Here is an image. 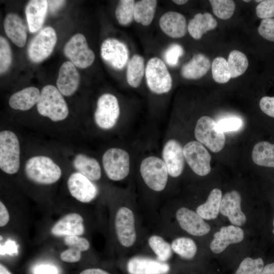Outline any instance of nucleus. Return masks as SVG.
<instances>
[{"instance_id":"21","label":"nucleus","mask_w":274,"mask_h":274,"mask_svg":"<svg viewBox=\"0 0 274 274\" xmlns=\"http://www.w3.org/2000/svg\"><path fill=\"white\" fill-rule=\"evenodd\" d=\"M244 231L240 227L228 225L222 226L214 235L210 244V249L216 254L222 252L230 244H236L244 239Z\"/></svg>"},{"instance_id":"5","label":"nucleus","mask_w":274,"mask_h":274,"mask_svg":"<svg viewBox=\"0 0 274 274\" xmlns=\"http://www.w3.org/2000/svg\"><path fill=\"white\" fill-rule=\"evenodd\" d=\"M148 87L153 92L163 94L172 87V79L165 63L158 57L150 58L145 68Z\"/></svg>"},{"instance_id":"26","label":"nucleus","mask_w":274,"mask_h":274,"mask_svg":"<svg viewBox=\"0 0 274 274\" xmlns=\"http://www.w3.org/2000/svg\"><path fill=\"white\" fill-rule=\"evenodd\" d=\"M211 67L210 59L205 55L198 53L181 68V75L187 79H198L205 75Z\"/></svg>"},{"instance_id":"17","label":"nucleus","mask_w":274,"mask_h":274,"mask_svg":"<svg viewBox=\"0 0 274 274\" xmlns=\"http://www.w3.org/2000/svg\"><path fill=\"white\" fill-rule=\"evenodd\" d=\"M50 232L56 237L81 236L85 232L84 219L77 213L65 214L52 226Z\"/></svg>"},{"instance_id":"14","label":"nucleus","mask_w":274,"mask_h":274,"mask_svg":"<svg viewBox=\"0 0 274 274\" xmlns=\"http://www.w3.org/2000/svg\"><path fill=\"white\" fill-rule=\"evenodd\" d=\"M67 185L71 195L81 202H91L98 194L96 186L78 172L70 175L67 181Z\"/></svg>"},{"instance_id":"2","label":"nucleus","mask_w":274,"mask_h":274,"mask_svg":"<svg viewBox=\"0 0 274 274\" xmlns=\"http://www.w3.org/2000/svg\"><path fill=\"white\" fill-rule=\"evenodd\" d=\"M27 177L41 185H50L58 181L62 175L60 167L50 158L36 156L29 158L25 165Z\"/></svg>"},{"instance_id":"7","label":"nucleus","mask_w":274,"mask_h":274,"mask_svg":"<svg viewBox=\"0 0 274 274\" xmlns=\"http://www.w3.org/2000/svg\"><path fill=\"white\" fill-rule=\"evenodd\" d=\"M63 52L76 66L85 68L95 60V54L88 45L85 36L80 33L73 36L64 46Z\"/></svg>"},{"instance_id":"1","label":"nucleus","mask_w":274,"mask_h":274,"mask_svg":"<svg viewBox=\"0 0 274 274\" xmlns=\"http://www.w3.org/2000/svg\"><path fill=\"white\" fill-rule=\"evenodd\" d=\"M62 95L54 86H45L37 105L39 113L53 121L64 120L68 115V109Z\"/></svg>"},{"instance_id":"33","label":"nucleus","mask_w":274,"mask_h":274,"mask_svg":"<svg viewBox=\"0 0 274 274\" xmlns=\"http://www.w3.org/2000/svg\"><path fill=\"white\" fill-rule=\"evenodd\" d=\"M171 247L175 253L188 260L193 259L197 252V246L194 241L186 237L175 239L171 244Z\"/></svg>"},{"instance_id":"54","label":"nucleus","mask_w":274,"mask_h":274,"mask_svg":"<svg viewBox=\"0 0 274 274\" xmlns=\"http://www.w3.org/2000/svg\"><path fill=\"white\" fill-rule=\"evenodd\" d=\"M173 2L179 5H182L186 4L188 1L187 0H174Z\"/></svg>"},{"instance_id":"12","label":"nucleus","mask_w":274,"mask_h":274,"mask_svg":"<svg viewBox=\"0 0 274 274\" xmlns=\"http://www.w3.org/2000/svg\"><path fill=\"white\" fill-rule=\"evenodd\" d=\"M183 153L187 164L196 174L204 176L210 173L211 156L202 144L190 141L184 146Z\"/></svg>"},{"instance_id":"35","label":"nucleus","mask_w":274,"mask_h":274,"mask_svg":"<svg viewBox=\"0 0 274 274\" xmlns=\"http://www.w3.org/2000/svg\"><path fill=\"white\" fill-rule=\"evenodd\" d=\"M148 244L159 261L165 262L172 255L171 245L160 236H151L148 238Z\"/></svg>"},{"instance_id":"45","label":"nucleus","mask_w":274,"mask_h":274,"mask_svg":"<svg viewBox=\"0 0 274 274\" xmlns=\"http://www.w3.org/2000/svg\"><path fill=\"white\" fill-rule=\"evenodd\" d=\"M257 16L263 19L274 17V0L262 1L256 8Z\"/></svg>"},{"instance_id":"18","label":"nucleus","mask_w":274,"mask_h":274,"mask_svg":"<svg viewBox=\"0 0 274 274\" xmlns=\"http://www.w3.org/2000/svg\"><path fill=\"white\" fill-rule=\"evenodd\" d=\"M241 196L236 190L226 193L222 197L220 212L233 225L241 226L246 222V217L241 208Z\"/></svg>"},{"instance_id":"32","label":"nucleus","mask_w":274,"mask_h":274,"mask_svg":"<svg viewBox=\"0 0 274 274\" xmlns=\"http://www.w3.org/2000/svg\"><path fill=\"white\" fill-rule=\"evenodd\" d=\"M145 73V63L144 58L135 54L127 63L126 70V80L128 84L133 88L138 87L142 80Z\"/></svg>"},{"instance_id":"11","label":"nucleus","mask_w":274,"mask_h":274,"mask_svg":"<svg viewBox=\"0 0 274 274\" xmlns=\"http://www.w3.org/2000/svg\"><path fill=\"white\" fill-rule=\"evenodd\" d=\"M114 226L117 239L123 247L132 246L136 239L135 219L129 208L122 207L116 213Z\"/></svg>"},{"instance_id":"10","label":"nucleus","mask_w":274,"mask_h":274,"mask_svg":"<svg viewBox=\"0 0 274 274\" xmlns=\"http://www.w3.org/2000/svg\"><path fill=\"white\" fill-rule=\"evenodd\" d=\"M120 115V107L116 97L105 93L98 99L94 118L96 125L101 129H110L116 124Z\"/></svg>"},{"instance_id":"40","label":"nucleus","mask_w":274,"mask_h":274,"mask_svg":"<svg viewBox=\"0 0 274 274\" xmlns=\"http://www.w3.org/2000/svg\"><path fill=\"white\" fill-rule=\"evenodd\" d=\"M12 51L10 44L4 37H0V73H5L12 63Z\"/></svg>"},{"instance_id":"43","label":"nucleus","mask_w":274,"mask_h":274,"mask_svg":"<svg viewBox=\"0 0 274 274\" xmlns=\"http://www.w3.org/2000/svg\"><path fill=\"white\" fill-rule=\"evenodd\" d=\"M64 244L68 247H73L82 252L89 250L90 244L85 237L80 236H68L64 237Z\"/></svg>"},{"instance_id":"51","label":"nucleus","mask_w":274,"mask_h":274,"mask_svg":"<svg viewBox=\"0 0 274 274\" xmlns=\"http://www.w3.org/2000/svg\"><path fill=\"white\" fill-rule=\"evenodd\" d=\"M79 274H110L109 272L98 268H90L82 271Z\"/></svg>"},{"instance_id":"19","label":"nucleus","mask_w":274,"mask_h":274,"mask_svg":"<svg viewBox=\"0 0 274 274\" xmlns=\"http://www.w3.org/2000/svg\"><path fill=\"white\" fill-rule=\"evenodd\" d=\"M129 274H165L170 270L167 263L148 257L135 256L127 263Z\"/></svg>"},{"instance_id":"3","label":"nucleus","mask_w":274,"mask_h":274,"mask_svg":"<svg viewBox=\"0 0 274 274\" xmlns=\"http://www.w3.org/2000/svg\"><path fill=\"white\" fill-rule=\"evenodd\" d=\"M20 145L16 135L10 130L0 132V168L5 173H16L20 166Z\"/></svg>"},{"instance_id":"31","label":"nucleus","mask_w":274,"mask_h":274,"mask_svg":"<svg viewBox=\"0 0 274 274\" xmlns=\"http://www.w3.org/2000/svg\"><path fill=\"white\" fill-rule=\"evenodd\" d=\"M157 2L155 0H141L135 3L133 18L144 26L150 25L154 17Z\"/></svg>"},{"instance_id":"8","label":"nucleus","mask_w":274,"mask_h":274,"mask_svg":"<svg viewBox=\"0 0 274 274\" xmlns=\"http://www.w3.org/2000/svg\"><path fill=\"white\" fill-rule=\"evenodd\" d=\"M216 125V122L212 118L204 116L198 120L194 129V135L197 141L214 153L220 151L225 143L224 133L218 132Z\"/></svg>"},{"instance_id":"9","label":"nucleus","mask_w":274,"mask_h":274,"mask_svg":"<svg viewBox=\"0 0 274 274\" xmlns=\"http://www.w3.org/2000/svg\"><path fill=\"white\" fill-rule=\"evenodd\" d=\"M56 42L57 35L53 27L47 26L41 29L28 45L27 53L30 60L39 63L46 59L52 53Z\"/></svg>"},{"instance_id":"56","label":"nucleus","mask_w":274,"mask_h":274,"mask_svg":"<svg viewBox=\"0 0 274 274\" xmlns=\"http://www.w3.org/2000/svg\"><path fill=\"white\" fill-rule=\"evenodd\" d=\"M243 1L245 2H250V0H249V1H245V0H244Z\"/></svg>"},{"instance_id":"48","label":"nucleus","mask_w":274,"mask_h":274,"mask_svg":"<svg viewBox=\"0 0 274 274\" xmlns=\"http://www.w3.org/2000/svg\"><path fill=\"white\" fill-rule=\"evenodd\" d=\"M33 274H58V270L50 264H41L35 267Z\"/></svg>"},{"instance_id":"4","label":"nucleus","mask_w":274,"mask_h":274,"mask_svg":"<svg viewBox=\"0 0 274 274\" xmlns=\"http://www.w3.org/2000/svg\"><path fill=\"white\" fill-rule=\"evenodd\" d=\"M140 171L144 182L152 190L159 192L165 188L168 173L162 159L154 156L144 158Z\"/></svg>"},{"instance_id":"15","label":"nucleus","mask_w":274,"mask_h":274,"mask_svg":"<svg viewBox=\"0 0 274 274\" xmlns=\"http://www.w3.org/2000/svg\"><path fill=\"white\" fill-rule=\"evenodd\" d=\"M162 156L168 175L174 178L180 176L185 160L181 144L175 139L168 140L163 147Z\"/></svg>"},{"instance_id":"53","label":"nucleus","mask_w":274,"mask_h":274,"mask_svg":"<svg viewBox=\"0 0 274 274\" xmlns=\"http://www.w3.org/2000/svg\"><path fill=\"white\" fill-rule=\"evenodd\" d=\"M0 274H12V273L3 264L1 263Z\"/></svg>"},{"instance_id":"49","label":"nucleus","mask_w":274,"mask_h":274,"mask_svg":"<svg viewBox=\"0 0 274 274\" xmlns=\"http://www.w3.org/2000/svg\"><path fill=\"white\" fill-rule=\"evenodd\" d=\"M10 220L9 211L4 203L0 201V227L5 226Z\"/></svg>"},{"instance_id":"38","label":"nucleus","mask_w":274,"mask_h":274,"mask_svg":"<svg viewBox=\"0 0 274 274\" xmlns=\"http://www.w3.org/2000/svg\"><path fill=\"white\" fill-rule=\"evenodd\" d=\"M214 14L219 18L226 20L230 18L235 10V4L232 0L209 1Z\"/></svg>"},{"instance_id":"46","label":"nucleus","mask_w":274,"mask_h":274,"mask_svg":"<svg viewBox=\"0 0 274 274\" xmlns=\"http://www.w3.org/2000/svg\"><path fill=\"white\" fill-rule=\"evenodd\" d=\"M82 252L77 248L68 247L60 254V259L67 263H75L80 260Z\"/></svg>"},{"instance_id":"29","label":"nucleus","mask_w":274,"mask_h":274,"mask_svg":"<svg viewBox=\"0 0 274 274\" xmlns=\"http://www.w3.org/2000/svg\"><path fill=\"white\" fill-rule=\"evenodd\" d=\"M222 197L221 190L217 188L213 189L206 202L197 208L196 212L206 220L216 219L220 212Z\"/></svg>"},{"instance_id":"22","label":"nucleus","mask_w":274,"mask_h":274,"mask_svg":"<svg viewBox=\"0 0 274 274\" xmlns=\"http://www.w3.org/2000/svg\"><path fill=\"white\" fill-rule=\"evenodd\" d=\"M159 24L162 31L173 38L183 37L188 30L185 17L174 11H168L162 15Z\"/></svg>"},{"instance_id":"52","label":"nucleus","mask_w":274,"mask_h":274,"mask_svg":"<svg viewBox=\"0 0 274 274\" xmlns=\"http://www.w3.org/2000/svg\"><path fill=\"white\" fill-rule=\"evenodd\" d=\"M261 274H274V262L264 266Z\"/></svg>"},{"instance_id":"25","label":"nucleus","mask_w":274,"mask_h":274,"mask_svg":"<svg viewBox=\"0 0 274 274\" xmlns=\"http://www.w3.org/2000/svg\"><path fill=\"white\" fill-rule=\"evenodd\" d=\"M40 94L41 92L37 88L26 87L12 94L9 104L13 109L26 111L38 104Z\"/></svg>"},{"instance_id":"47","label":"nucleus","mask_w":274,"mask_h":274,"mask_svg":"<svg viewBox=\"0 0 274 274\" xmlns=\"http://www.w3.org/2000/svg\"><path fill=\"white\" fill-rule=\"evenodd\" d=\"M261 111L266 115L274 118V96H263L259 101Z\"/></svg>"},{"instance_id":"27","label":"nucleus","mask_w":274,"mask_h":274,"mask_svg":"<svg viewBox=\"0 0 274 274\" xmlns=\"http://www.w3.org/2000/svg\"><path fill=\"white\" fill-rule=\"evenodd\" d=\"M217 22L209 13L196 14L187 25V29L191 37L196 40L200 39L203 35L215 28Z\"/></svg>"},{"instance_id":"16","label":"nucleus","mask_w":274,"mask_h":274,"mask_svg":"<svg viewBox=\"0 0 274 274\" xmlns=\"http://www.w3.org/2000/svg\"><path fill=\"white\" fill-rule=\"evenodd\" d=\"M176 219L180 227L189 234L203 236L210 231V226L197 213L185 207L178 210Z\"/></svg>"},{"instance_id":"36","label":"nucleus","mask_w":274,"mask_h":274,"mask_svg":"<svg viewBox=\"0 0 274 274\" xmlns=\"http://www.w3.org/2000/svg\"><path fill=\"white\" fill-rule=\"evenodd\" d=\"M135 1L133 0H120L115 10V15L119 23L126 26L132 21Z\"/></svg>"},{"instance_id":"13","label":"nucleus","mask_w":274,"mask_h":274,"mask_svg":"<svg viewBox=\"0 0 274 274\" xmlns=\"http://www.w3.org/2000/svg\"><path fill=\"white\" fill-rule=\"evenodd\" d=\"M100 55L111 67L121 70L128 63L129 51L124 43L116 39L109 38L101 45Z\"/></svg>"},{"instance_id":"30","label":"nucleus","mask_w":274,"mask_h":274,"mask_svg":"<svg viewBox=\"0 0 274 274\" xmlns=\"http://www.w3.org/2000/svg\"><path fill=\"white\" fill-rule=\"evenodd\" d=\"M252 158L257 165L274 168V144L267 141L257 143L254 146Z\"/></svg>"},{"instance_id":"28","label":"nucleus","mask_w":274,"mask_h":274,"mask_svg":"<svg viewBox=\"0 0 274 274\" xmlns=\"http://www.w3.org/2000/svg\"><path fill=\"white\" fill-rule=\"evenodd\" d=\"M73 165L78 173L91 181L98 180L101 177V168L97 160L83 154L76 155Z\"/></svg>"},{"instance_id":"50","label":"nucleus","mask_w":274,"mask_h":274,"mask_svg":"<svg viewBox=\"0 0 274 274\" xmlns=\"http://www.w3.org/2000/svg\"><path fill=\"white\" fill-rule=\"evenodd\" d=\"M48 7L50 11L54 12L57 11L65 3L64 1H48Z\"/></svg>"},{"instance_id":"24","label":"nucleus","mask_w":274,"mask_h":274,"mask_svg":"<svg viewBox=\"0 0 274 274\" xmlns=\"http://www.w3.org/2000/svg\"><path fill=\"white\" fill-rule=\"evenodd\" d=\"M4 30L8 37L19 47H23L26 43L27 33L21 18L16 14L9 13L4 22Z\"/></svg>"},{"instance_id":"55","label":"nucleus","mask_w":274,"mask_h":274,"mask_svg":"<svg viewBox=\"0 0 274 274\" xmlns=\"http://www.w3.org/2000/svg\"><path fill=\"white\" fill-rule=\"evenodd\" d=\"M272 224H273V230H272V233H273V234H274V218H273V220Z\"/></svg>"},{"instance_id":"23","label":"nucleus","mask_w":274,"mask_h":274,"mask_svg":"<svg viewBox=\"0 0 274 274\" xmlns=\"http://www.w3.org/2000/svg\"><path fill=\"white\" fill-rule=\"evenodd\" d=\"M48 1L31 0L25 7V15L29 31L35 32L42 26L48 8Z\"/></svg>"},{"instance_id":"42","label":"nucleus","mask_w":274,"mask_h":274,"mask_svg":"<svg viewBox=\"0 0 274 274\" xmlns=\"http://www.w3.org/2000/svg\"><path fill=\"white\" fill-rule=\"evenodd\" d=\"M242 121L235 117L225 118L220 120L216 125V129L218 132H223L238 130L242 125Z\"/></svg>"},{"instance_id":"20","label":"nucleus","mask_w":274,"mask_h":274,"mask_svg":"<svg viewBox=\"0 0 274 274\" xmlns=\"http://www.w3.org/2000/svg\"><path fill=\"white\" fill-rule=\"evenodd\" d=\"M80 82V75L76 66L71 61L63 62L60 67L56 85L64 96L73 95L77 90Z\"/></svg>"},{"instance_id":"39","label":"nucleus","mask_w":274,"mask_h":274,"mask_svg":"<svg viewBox=\"0 0 274 274\" xmlns=\"http://www.w3.org/2000/svg\"><path fill=\"white\" fill-rule=\"evenodd\" d=\"M264 266L261 258L246 257L239 263L234 274H261Z\"/></svg>"},{"instance_id":"41","label":"nucleus","mask_w":274,"mask_h":274,"mask_svg":"<svg viewBox=\"0 0 274 274\" xmlns=\"http://www.w3.org/2000/svg\"><path fill=\"white\" fill-rule=\"evenodd\" d=\"M183 47L178 44H172L164 51L163 57L165 62L170 66L177 65L179 57L183 55Z\"/></svg>"},{"instance_id":"37","label":"nucleus","mask_w":274,"mask_h":274,"mask_svg":"<svg viewBox=\"0 0 274 274\" xmlns=\"http://www.w3.org/2000/svg\"><path fill=\"white\" fill-rule=\"evenodd\" d=\"M212 73L215 81L219 83H225L231 79L227 61L222 57L215 58L212 64Z\"/></svg>"},{"instance_id":"6","label":"nucleus","mask_w":274,"mask_h":274,"mask_svg":"<svg viewBox=\"0 0 274 274\" xmlns=\"http://www.w3.org/2000/svg\"><path fill=\"white\" fill-rule=\"evenodd\" d=\"M102 162L106 174L112 180H122L129 174V155L122 149L112 148L107 150L103 155Z\"/></svg>"},{"instance_id":"34","label":"nucleus","mask_w":274,"mask_h":274,"mask_svg":"<svg viewBox=\"0 0 274 274\" xmlns=\"http://www.w3.org/2000/svg\"><path fill=\"white\" fill-rule=\"evenodd\" d=\"M227 63L231 78L243 74L248 67V60L246 55L238 50H233L229 54Z\"/></svg>"},{"instance_id":"44","label":"nucleus","mask_w":274,"mask_h":274,"mask_svg":"<svg viewBox=\"0 0 274 274\" xmlns=\"http://www.w3.org/2000/svg\"><path fill=\"white\" fill-rule=\"evenodd\" d=\"M258 31L263 38L274 42V19H262L258 27Z\"/></svg>"}]
</instances>
